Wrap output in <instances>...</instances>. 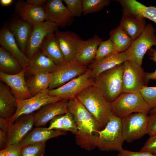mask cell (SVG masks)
I'll return each mask as SVG.
<instances>
[{
	"instance_id": "cell-26",
	"label": "cell",
	"mask_w": 156,
	"mask_h": 156,
	"mask_svg": "<svg viewBox=\"0 0 156 156\" xmlns=\"http://www.w3.org/2000/svg\"><path fill=\"white\" fill-rule=\"evenodd\" d=\"M40 49L57 66L66 62L54 33H49L45 37L40 45Z\"/></svg>"
},
{
	"instance_id": "cell-3",
	"label": "cell",
	"mask_w": 156,
	"mask_h": 156,
	"mask_svg": "<svg viewBox=\"0 0 156 156\" xmlns=\"http://www.w3.org/2000/svg\"><path fill=\"white\" fill-rule=\"evenodd\" d=\"M98 133L96 147L100 151L119 152L123 149L122 145L125 140L121 118L113 114L105 127Z\"/></svg>"
},
{
	"instance_id": "cell-1",
	"label": "cell",
	"mask_w": 156,
	"mask_h": 156,
	"mask_svg": "<svg viewBox=\"0 0 156 156\" xmlns=\"http://www.w3.org/2000/svg\"><path fill=\"white\" fill-rule=\"evenodd\" d=\"M68 110L76 122L77 131L75 135L76 144L90 151L96 147L98 132L101 127L96 119L76 97L68 100Z\"/></svg>"
},
{
	"instance_id": "cell-10",
	"label": "cell",
	"mask_w": 156,
	"mask_h": 156,
	"mask_svg": "<svg viewBox=\"0 0 156 156\" xmlns=\"http://www.w3.org/2000/svg\"><path fill=\"white\" fill-rule=\"evenodd\" d=\"M88 70L87 66L81 64L75 59L57 66L51 73L52 80L49 89L50 90L60 87L82 75Z\"/></svg>"
},
{
	"instance_id": "cell-14",
	"label": "cell",
	"mask_w": 156,
	"mask_h": 156,
	"mask_svg": "<svg viewBox=\"0 0 156 156\" xmlns=\"http://www.w3.org/2000/svg\"><path fill=\"white\" fill-rule=\"evenodd\" d=\"M68 101L62 99L41 107L34 113V125L37 127L44 125L55 116L65 114L68 111Z\"/></svg>"
},
{
	"instance_id": "cell-7",
	"label": "cell",
	"mask_w": 156,
	"mask_h": 156,
	"mask_svg": "<svg viewBox=\"0 0 156 156\" xmlns=\"http://www.w3.org/2000/svg\"><path fill=\"white\" fill-rule=\"evenodd\" d=\"M155 30L151 24L146 25L140 36L133 41L125 51L127 60L134 61L141 66L146 52L153 46H156Z\"/></svg>"
},
{
	"instance_id": "cell-22",
	"label": "cell",
	"mask_w": 156,
	"mask_h": 156,
	"mask_svg": "<svg viewBox=\"0 0 156 156\" xmlns=\"http://www.w3.org/2000/svg\"><path fill=\"white\" fill-rule=\"evenodd\" d=\"M57 66L51 59L40 49L29 60L25 69V75L34 76L38 73H51Z\"/></svg>"
},
{
	"instance_id": "cell-27",
	"label": "cell",
	"mask_w": 156,
	"mask_h": 156,
	"mask_svg": "<svg viewBox=\"0 0 156 156\" xmlns=\"http://www.w3.org/2000/svg\"><path fill=\"white\" fill-rule=\"evenodd\" d=\"M66 134V131L37 127L28 133L20 142L23 147L28 145L46 142L48 140Z\"/></svg>"
},
{
	"instance_id": "cell-47",
	"label": "cell",
	"mask_w": 156,
	"mask_h": 156,
	"mask_svg": "<svg viewBox=\"0 0 156 156\" xmlns=\"http://www.w3.org/2000/svg\"><path fill=\"white\" fill-rule=\"evenodd\" d=\"M0 156H6L5 149L0 150Z\"/></svg>"
},
{
	"instance_id": "cell-42",
	"label": "cell",
	"mask_w": 156,
	"mask_h": 156,
	"mask_svg": "<svg viewBox=\"0 0 156 156\" xmlns=\"http://www.w3.org/2000/svg\"><path fill=\"white\" fill-rule=\"evenodd\" d=\"M117 156H156L150 153L140 151L135 152L123 149L119 152Z\"/></svg>"
},
{
	"instance_id": "cell-35",
	"label": "cell",
	"mask_w": 156,
	"mask_h": 156,
	"mask_svg": "<svg viewBox=\"0 0 156 156\" xmlns=\"http://www.w3.org/2000/svg\"><path fill=\"white\" fill-rule=\"evenodd\" d=\"M114 52V44L109 38L102 41L98 48L94 60H99Z\"/></svg>"
},
{
	"instance_id": "cell-41",
	"label": "cell",
	"mask_w": 156,
	"mask_h": 156,
	"mask_svg": "<svg viewBox=\"0 0 156 156\" xmlns=\"http://www.w3.org/2000/svg\"><path fill=\"white\" fill-rule=\"evenodd\" d=\"M147 130L150 136L156 134V112L149 116Z\"/></svg>"
},
{
	"instance_id": "cell-18",
	"label": "cell",
	"mask_w": 156,
	"mask_h": 156,
	"mask_svg": "<svg viewBox=\"0 0 156 156\" xmlns=\"http://www.w3.org/2000/svg\"><path fill=\"white\" fill-rule=\"evenodd\" d=\"M14 8L18 17L33 25L45 21L44 7L37 6L27 1L18 0L16 2Z\"/></svg>"
},
{
	"instance_id": "cell-15",
	"label": "cell",
	"mask_w": 156,
	"mask_h": 156,
	"mask_svg": "<svg viewBox=\"0 0 156 156\" xmlns=\"http://www.w3.org/2000/svg\"><path fill=\"white\" fill-rule=\"evenodd\" d=\"M66 62L75 59L81 37L71 31H62L58 29L54 32Z\"/></svg>"
},
{
	"instance_id": "cell-16",
	"label": "cell",
	"mask_w": 156,
	"mask_h": 156,
	"mask_svg": "<svg viewBox=\"0 0 156 156\" xmlns=\"http://www.w3.org/2000/svg\"><path fill=\"white\" fill-rule=\"evenodd\" d=\"M34 114L33 113L20 117L10 127L7 131L6 147L20 142L27 135L34 125Z\"/></svg>"
},
{
	"instance_id": "cell-13",
	"label": "cell",
	"mask_w": 156,
	"mask_h": 156,
	"mask_svg": "<svg viewBox=\"0 0 156 156\" xmlns=\"http://www.w3.org/2000/svg\"><path fill=\"white\" fill-rule=\"evenodd\" d=\"M57 29L58 27L55 24L49 21L33 24L25 52L29 60L39 51L40 45L45 37Z\"/></svg>"
},
{
	"instance_id": "cell-4",
	"label": "cell",
	"mask_w": 156,
	"mask_h": 156,
	"mask_svg": "<svg viewBox=\"0 0 156 156\" xmlns=\"http://www.w3.org/2000/svg\"><path fill=\"white\" fill-rule=\"evenodd\" d=\"M123 63L102 73L94 80L95 85L111 103L122 92Z\"/></svg>"
},
{
	"instance_id": "cell-38",
	"label": "cell",
	"mask_w": 156,
	"mask_h": 156,
	"mask_svg": "<svg viewBox=\"0 0 156 156\" xmlns=\"http://www.w3.org/2000/svg\"><path fill=\"white\" fill-rule=\"evenodd\" d=\"M140 151L156 155V134L150 136Z\"/></svg>"
},
{
	"instance_id": "cell-5",
	"label": "cell",
	"mask_w": 156,
	"mask_h": 156,
	"mask_svg": "<svg viewBox=\"0 0 156 156\" xmlns=\"http://www.w3.org/2000/svg\"><path fill=\"white\" fill-rule=\"evenodd\" d=\"M111 106L113 114L121 118L133 113L148 114L151 110L140 92H122Z\"/></svg>"
},
{
	"instance_id": "cell-25",
	"label": "cell",
	"mask_w": 156,
	"mask_h": 156,
	"mask_svg": "<svg viewBox=\"0 0 156 156\" xmlns=\"http://www.w3.org/2000/svg\"><path fill=\"white\" fill-rule=\"evenodd\" d=\"M17 99L5 83L0 82V118L8 119L15 113Z\"/></svg>"
},
{
	"instance_id": "cell-43",
	"label": "cell",
	"mask_w": 156,
	"mask_h": 156,
	"mask_svg": "<svg viewBox=\"0 0 156 156\" xmlns=\"http://www.w3.org/2000/svg\"><path fill=\"white\" fill-rule=\"evenodd\" d=\"M149 51L151 56L150 57V59L156 63V49L151 48ZM146 79L148 83L150 80H156V69L153 72H146Z\"/></svg>"
},
{
	"instance_id": "cell-45",
	"label": "cell",
	"mask_w": 156,
	"mask_h": 156,
	"mask_svg": "<svg viewBox=\"0 0 156 156\" xmlns=\"http://www.w3.org/2000/svg\"><path fill=\"white\" fill-rule=\"evenodd\" d=\"M47 0H27L28 3L37 6L44 7Z\"/></svg>"
},
{
	"instance_id": "cell-6",
	"label": "cell",
	"mask_w": 156,
	"mask_h": 156,
	"mask_svg": "<svg viewBox=\"0 0 156 156\" xmlns=\"http://www.w3.org/2000/svg\"><path fill=\"white\" fill-rule=\"evenodd\" d=\"M49 89L26 99H17V109L14 114L8 119H5L8 129L20 117L33 113L47 104L62 99L49 94Z\"/></svg>"
},
{
	"instance_id": "cell-23",
	"label": "cell",
	"mask_w": 156,
	"mask_h": 156,
	"mask_svg": "<svg viewBox=\"0 0 156 156\" xmlns=\"http://www.w3.org/2000/svg\"><path fill=\"white\" fill-rule=\"evenodd\" d=\"M122 13L138 18H148L156 24V6H147L135 0H119Z\"/></svg>"
},
{
	"instance_id": "cell-8",
	"label": "cell",
	"mask_w": 156,
	"mask_h": 156,
	"mask_svg": "<svg viewBox=\"0 0 156 156\" xmlns=\"http://www.w3.org/2000/svg\"><path fill=\"white\" fill-rule=\"evenodd\" d=\"M122 92H140L143 87L148 83L146 73L140 66L132 61L123 63Z\"/></svg>"
},
{
	"instance_id": "cell-11",
	"label": "cell",
	"mask_w": 156,
	"mask_h": 156,
	"mask_svg": "<svg viewBox=\"0 0 156 156\" xmlns=\"http://www.w3.org/2000/svg\"><path fill=\"white\" fill-rule=\"evenodd\" d=\"M90 69L82 75L75 78L58 88L49 90V95L68 100L76 97L84 89L95 84L94 80L90 78Z\"/></svg>"
},
{
	"instance_id": "cell-31",
	"label": "cell",
	"mask_w": 156,
	"mask_h": 156,
	"mask_svg": "<svg viewBox=\"0 0 156 156\" xmlns=\"http://www.w3.org/2000/svg\"><path fill=\"white\" fill-rule=\"evenodd\" d=\"M109 36V39L114 46V52L121 53L126 51L133 42L120 25L111 31Z\"/></svg>"
},
{
	"instance_id": "cell-37",
	"label": "cell",
	"mask_w": 156,
	"mask_h": 156,
	"mask_svg": "<svg viewBox=\"0 0 156 156\" xmlns=\"http://www.w3.org/2000/svg\"><path fill=\"white\" fill-rule=\"evenodd\" d=\"M78 130L75 120L72 114L68 111L64 114L62 131H70L75 135Z\"/></svg>"
},
{
	"instance_id": "cell-30",
	"label": "cell",
	"mask_w": 156,
	"mask_h": 156,
	"mask_svg": "<svg viewBox=\"0 0 156 156\" xmlns=\"http://www.w3.org/2000/svg\"><path fill=\"white\" fill-rule=\"evenodd\" d=\"M23 69L15 57L3 47H0V72L14 75L19 73Z\"/></svg>"
},
{
	"instance_id": "cell-12",
	"label": "cell",
	"mask_w": 156,
	"mask_h": 156,
	"mask_svg": "<svg viewBox=\"0 0 156 156\" xmlns=\"http://www.w3.org/2000/svg\"><path fill=\"white\" fill-rule=\"evenodd\" d=\"M62 0H48L44 6L45 21L55 24L58 27L65 28L73 23L74 17Z\"/></svg>"
},
{
	"instance_id": "cell-24",
	"label": "cell",
	"mask_w": 156,
	"mask_h": 156,
	"mask_svg": "<svg viewBox=\"0 0 156 156\" xmlns=\"http://www.w3.org/2000/svg\"><path fill=\"white\" fill-rule=\"evenodd\" d=\"M102 41L96 35L86 40H82L78 47L76 60L83 65H88L94 59L98 48Z\"/></svg>"
},
{
	"instance_id": "cell-32",
	"label": "cell",
	"mask_w": 156,
	"mask_h": 156,
	"mask_svg": "<svg viewBox=\"0 0 156 156\" xmlns=\"http://www.w3.org/2000/svg\"><path fill=\"white\" fill-rule=\"evenodd\" d=\"M110 2L109 0H83V15H86L100 11L108 5Z\"/></svg>"
},
{
	"instance_id": "cell-17",
	"label": "cell",
	"mask_w": 156,
	"mask_h": 156,
	"mask_svg": "<svg viewBox=\"0 0 156 156\" xmlns=\"http://www.w3.org/2000/svg\"><path fill=\"white\" fill-rule=\"evenodd\" d=\"M127 60L125 51L114 52L99 60H94L87 66L91 71L90 77L94 80L102 73L123 64Z\"/></svg>"
},
{
	"instance_id": "cell-29",
	"label": "cell",
	"mask_w": 156,
	"mask_h": 156,
	"mask_svg": "<svg viewBox=\"0 0 156 156\" xmlns=\"http://www.w3.org/2000/svg\"><path fill=\"white\" fill-rule=\"evenodd\" d=\"M52 80L51 73H40L26 80L28 90L33 96L49 89Z\"/></svg>"
},
{
	"instance_id": "cell-9",
	"label": "cell",
	"mask_w": 156,
	"mask_h": 156,
	"mask_svg": "<svg viewBox=\"0 0 156 156\" xmlns=\"http://www.w3.org/2000/svg\"><path fill=\"white\" fill-rule=\"evenodd\" d=\"M148 117L147 114L135 113L121 118L122 133L125 141L131 143L147 134Z\"/></svg>"
},
{
	"instance_id": "cell-40",
	"label": "cell",
	"mask_w": 156,
	"mask_h": 156,
	"mask_svg": "<svg viewBox=\"0 0 156 156\" xmlns=\"http://www.w3.org/2000/svg\"><path fill=\"white\" fill-rule=\"evenodd\" d=\"M64 114L58 115L53 118L51 120L49 125L48 128L50 129L62 131Z\"/></svg>"
},
{
	"instance_id": "cell-39",
	"label": "cell",
	"mask_w": 156,
	"mask_h": 156,
	"mask_svg": "<svg viewBox=\"0 0 156 156\" xmlns=\"http://www.w3.org/2000/svg\"><path fill=\"white\" fill-rule=\"evenodd\" d=\"M23 147L20 142L7 146L4 149L6 156H20Z\"/></svg>"
},
{
	"instance_id": "cell-34",
	"label": "cell",
	"mask_w": 156,
	"mask_h": 156,
	"mask_svg": "<svg viewBox=\"0 0 156 156\" xmlns=\"http://www.w3.org/2000/svg\"><path fill=\"white\" fill-rule=\"evenodd\" d=\"M140 93L151 109L156 108V86H144Z\"/></svg>"
},
{
	"instance_id": "cell-44",
	"label": "cell",
	"mask_w": 156,
	"mask_h": 156,
	"mask_svg": "<svg viewBox=\"0 0 156 156\" xmlns=\"http://www.w3.org/2000/svg\"><path fill=\"white\" fill-rule=\"evenodd\" d=\"M7 140V132L1 129H0V150L4 149L5 148Z\"/></svg>"
},
{
	"instance_id": "cell-36",
	"label": "cell",
	"mask_w": 156,
	"mask_h": 156,
	"mask_svg": "<svg viewBox=\"0 0 156 156\" xmlns=\"http://www.w3.org/2000/svg\"><path fill=\"white\" fill-rule=\"evenodd\" d=\"M66 7L74 17H79L83 14V0H63Z\"/></svg>"
},
{
	"instance_id": "cell-48",
	"label": "cell",
	"mask_w": 156,
	"mask_h": 156,
	"mask_svg": "<svg viewBox=\"0 0 156 156\" xmlns=\"http://www.w3.org/2000/svg\"><path fill=\"white\" fill-rule=\"evenodd\" d=\"M155 112H156V108L151 109L149 112L150 114H151Z\"/></svg>"
},
{
	"instance_id": "cell-20",
	"label": "cell",
	"mask_w": 156,
	"mask_h": 156,
	"mask_svg": "<svg viewBox=\"0 0 156 156\" xmlns=\"http://www.w3.org/2000/svg\"><path fill=\"white\" fill-rule=\"evenodd\" d=\"M0 44L15 58L24 69L26 68L29 60L19 47L6 24H4L0 29Z\"/></svg>"
},
{
	"instance_id": "cell-2",
	"label": "cell",
	"mask_w": 156,
	"mask_h": 156,
	"mask_svg": "<svg viewBox=\"0 0 156 156\" xmlns=\"http://www.w3.org/2000/svg\"><path fill=\"white\" fill-rule=\"evenodd\" d=\"M103 129L113 115L111 103L109 102L95 85L88 87L77 96Z\"/></svg>"
},
{
	"instance_id": "cell-46",
	"label": "cell",
	"mask_w": 156,
	"mask_h": 156,
	"mask_svg": "<svg viewBox=\"0 0 156 156\" xmlns=\"http://www.w3.org/2000/svg\"><path fill=\"white\" fill-rule=\"evenodd\" d=\"M13 1V0H0V3L2 5L7 6L11 4Z\"/></svg>"
},
{
	"instance_id": "cell-21",
	"label": "cell",
	"mask_w": 156,
	"mask_h": 156,
	"mask_svg": "<svg viewBox=\"0 0 156 156\" xmlns=\"http://www.w3.org/2000/svg\"><path fill=\"white\" fill-rule=\"evenodd\" d=\"M7 25L19 47L25 54L33 25L17 16L10 19Z\"/></svg>"
},
{
	"instance_id": "cell-19",
	"label": "cell",
	"mask_w": 156,
	"mask_h": 156,
	"mask_svg": "<svg viewBox=\"0 0 156 156\" xmlns=\"http://www.w3.org/2000/svg\"><path fill=\"white\" fill-rule=\"evenodd\" d=\"M24 69L14 75H9L0 72L1 80L10 88L12 93L17 99L24 100L32 96L27 86Z\"/></svg>"
},
{
	"instance_id": "cell-28",
	"label": "cell",
	"mask_w": 156,
	"mask_h": 156,
	"mask_svg": "<svg viewBox=\"0 0 156 156\" xmlns=\"http://www.w3.org/2000/svg\"><path fill=\"white\" fill-rule=\"evenodd\" d=\"M133 41L141 34L146 25L145 19L122 13L119 25Z\"/></svg>"
},
{
	"instance_id": "cell-33",
	"label": "cell",
	"mask_w": 156,
	"mask_h": 156,
	"mask_svg": "<svg viewBox=\"0 0 156 156\" xmlns=\"http://www.w3.org/2000/svg\"><path fill=\"white\" fill-rule=\"evenodd\" d=\"M46 142L34 144L23 147L20 156H44Z\"/></svg>"
}]
</instances>
